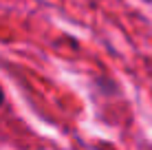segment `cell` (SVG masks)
Here are the masks:
<instances>
[{
    "label": "cell",
    "instance_id": "1",
    "mask_svg": "<svg viewBox=\"0 0 152 150\" xmlns=\"http://www.w3.org/2000/svg\"><path fill=\"white\" fill-rule=\"evenodd\" d=\"M0 104H2V89H0Z\"/></svg>",
    "mask_w": 152,
    "mask_h": 150
}]
</instances>
